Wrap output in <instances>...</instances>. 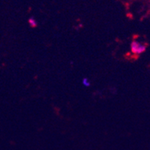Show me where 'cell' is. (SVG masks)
Here are the masks:
<instances>
[{
	"label": "cell",
	"mask_w": 150,
	"mask_h": 150,
	"mask_svg": "<svg viewBox=\"0 0 150 150\" xmlns=\"http://www.w3.org/2000/svg\"><path fill=\"white\" fill-rule=\"evenodd\" d=\"M146 47L142 45V44L139 43V42L134 41L131 43V51H132L133 53L137 54H142L146 51Z\"/></svg>",
	"instance_id": "1"
},
{
	"label": "cell",
	"mask_w": 150,
	"mask_h": 150,
	"mask_svg": "<svg viewBox=\"0 0 150 150\" xmlns=\"http://www.w3.org/2000/svg\"><path fill=\"white\" fill-rule=\"evenodd\" d=\"M82 84H83L84 87H88L91 86V82H90V81L88 80V78L84 77V78H83V80H82Z\"/></svg>",
	"instance_id": "2"
},
{
	"label": "cell",
	"mask_w": 150,
	"mask_h": 150,
	"mask_svg": "<svg viewBox=\"0 0 150 150\" xmlns=\"http://www.w3.org/2000/svg\"><path fill=\"white\" fill-rule=\"evenodd\" d=\"M28 23H29L30 25L32 26V27H33V28H35V27L37 26V22H36L35 19L34 18H32V17L28 19Z\"/></svg>",
	"instance_id": "3"
}]
</instances>
